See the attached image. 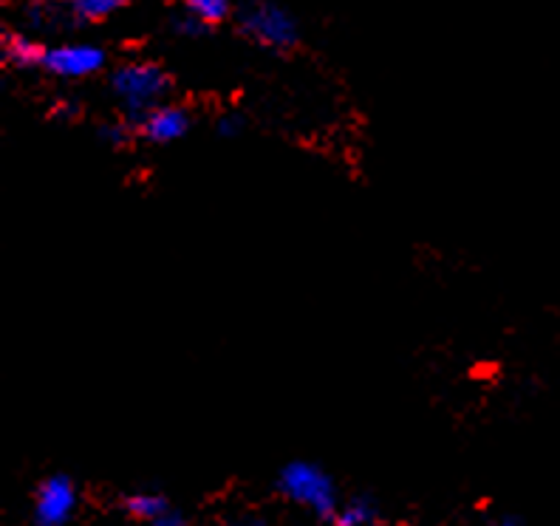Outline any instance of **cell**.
Returning <instances> with one entry per match:
<instances>
[{
    "label": "cell",
    "instance_id": "1",
    "mask_svg": "<svg viewBox=\"0 0 560 526\" xmlns=\"http://www.w3.org/2000/svg\"><path fill=\"white\" fill-rule=\"evenodd\" d=\"M110 91L122 103L130 122L139 125L162 105L164 94L171 91V77L156 62H125L110 74Z\"/></svg>",
    "mask_w": 560,
    "mask_h": 526
},
{
    "label": "cell",
    "instance_id": "2",
    "mask_svg": "<svg viewBox=\"0 0 560 526\" xmlns=\"http://www.w3.org/2000/svg\"><path fill=\"white\" fill-rule=\"evenodd\" d=\"M278 492L294 504L312 510L320 521H335L337 510H340L335 481L323 467L312 465V461H292L283 467L278 476Z\"/></svg>",
    "mask_w": 560,
    "mask_h": 526
},
{
    "label": "cell",
    "instance_id": "3",
    "mask_svg": "<svg viewBox=\"0 0 560 526\" xmlns=\"http://www.w3.org/2000/svg\"><path fill=\"white\" fill-rule=\"evenodd\" d=\"M238 26L249 40L272 51H289L301 40L298 21L278 3L269 0H253L238 12Z\"/></svg>",
    "mask_w": 560,
    "mask_h": 526
},
{
    "label": "cell",
    "instance_id": "4",
    "mask_svg": "<svg viewBox=\"0 0 560 526\" xmlns=\"http://www.w3.org/2000/svg\"><path fill=\"white\" fill-rule=\"evenodd\" d=\"M77 510V484L66 472L48 476L35 492V526H66Z\"/></svg>",
    "mask_w": 560,
    "mask_h": 526
},
{
    "label": "cell",
    "instance_id": "5",
    "mask_svg": "<svg viewBox=\"0 0 560 526\" xmlns=\"http://www.w3.org/2000/svg\"><path fill=\"white\" fill-rule=\"evenodd\" d=\"M103 66L105 51L91 43H66V46L48 48L43 60V69L62 80H82V77L96 74Z\"/></svg>",
    "mask_w": 560,
    "mask_h": 526
},
{
    "label": "cell",
    "instance_id": "6",
    "mask_svg": "<svg viewBox=\"0 0 560 526\" xmlns=\"http://www.w3.org/2000/svg\"><path fill=\"white\" fill-rule=\"evenodd\" d=\"M142 137L153 144H171L190 130V114L182 105H159L139 122Z\"/></svg>",
    "mask_w": 560,
    "mask_h": 526
},
{
    "label": "cell",
    "instance_id": "7",
    "mask_svg": "<svg viewBox=\"0 0 560 526\" xmlns=\"http://www.w3.org/2000/svg\"><path fill=\"white\" fill-rule=\"evenodd\" d=\"M335 526H374L380 524V510H376V501L371 495H354L346 504H340L337 510Z\"/></svg>",
    "mask_w": 560,
    "mask_h": 526
},
{
    "label": "cell",
    "instance_id": "8",
    "mask_svg": "<svg viewBox=\"0 0 560 526\" xmlns=\"http://www.w3.org/2000/svg\"><path fill=\"white\" fill-rule=\"evenodd\" d=\"M46 51L48 48H43L40 43L32 40V37H26V35H9L7 40H3V55H7V60L12 62V66H18V69L43 66V60H46Z\"/></svg>",
    "mask_w": 560,
    "mask_h": 526
},
{
    "label": "cell",
    "instance_id": "9",
    "mask_svg": "<svg viewBox=\"0 0 560 526\" xmlns=\"http://www.w3.org/2000/svg\"><path fill=\"white\" fill-rule=\"evenodd\" d=\"M125 510H128V515H133V518L153 524L159 515H164L167 510H171V501L164 499L162 492L139 490V492H130L128 499H125Z\"/></svg>",
    "mask_w": 560,
    "mask_h": 526
},
{
    "label": "cell",
    "instance_id": "10",
    "mask_svg": "<svg viewBox=\"0 0 560 526\" xmlns=\"http://www.w3.org/2000/svg\"><path fill=\"white\" fill-rule=\"evenodd\" d=\"M66 7L74 23H100L128 7V0H66Z\"/></svg>",
    "mask_w": 560,
    "mask_h": 526
},
{
    "label": "cell",
    "instance_id": "11",
    "mask_svg": "<svg viewBox=\"0 0 560 526\" xmlns=\"http://www.w3.org/2000/svg\"><path fill=\"white\" fill-rule=\"evenodd\" d=\"M185 12H190L192 17H199L205 26H215V23L230 17L233 3L230 0H185Z\"/></svg>",
    "mask_w": 560,
    "mask_h": 526
},
{
    "label": "cell",
    "instance_id": "12",
    "mask_svg": "<svg viewBox=\"0 0 560 526\" xmlns=\"http://www.w3.org/2000/svg\"><path fill=\"white\" fill-rule=\"evenodd\" d=\"M171 26H173V32H176V35H182V37H199V35H205V32H207L205 23H201L199 17H192L190 12L176 14V17L171 21Z\"/></svg>",
    "mask_w": 560,
    "mask_h": 526
},
{
    "label": "cell",
    "instance_id": "13",
    "mask_svg": "<svg viewBox=\"0 0 560 526\" xmlns=\"http://www.w3.org/2000/svg\"><path fill=\"white\" fill-rule=\"evenodd\" d=\"M100 139H103V142H108L110 148H122V144L128 142V125H122V122L103 125V130H100Z\"/></svg>",
    "mask_w": 560,
    "mask_h": 526
},
{
    "label": "cell",
    "instance_id": "14",
    "mask_svg": "<svg viewBox=\"0 0 560 526\" xmlns=\"http://www.w3.org/2000/svg\"><path fill=\"white\" fill-rule=\"evenodd\" d=\"M241 128H244V119L235 117V114H226V117L219 119V128H215V130H219L221 137L233 139V137H238Z\"/></svg>",
    "mask_w": 560,
    "mask_h": 526
},
{
    "label": "cell",
    "instance_id": "15",
    "mask_svg": "<svg viewBox=\"0 0 560 526\" xmlns=\"http://www.w3.org/2000/svg\"><path fill=\"white\" fill-rule=\"evenodd\" d=\"M151 526H187V518L185 513H178L176 506H171V510H167L164 515H159Z\"/></svg>",
    "mask_w": 560,
    "mask_h": 526
},
{
    "label": "cell",
    "instance_id": "16",
    "mask_svg": "<svg viewBox=\"0 0 560 526\" xmlns=\"http://www.w3.org/2000/svg\"><path fill=\"white\" fill-rule=\"evenodd\" d=\"M233 526H267V521L258 518V515H244V518L235 521Z\"/></svg>",
    "mask_w": 560,
    "mask_h": 526
},
{
    "label": "cell",
    "instance_id": "17",
    "mask_svg": "<svg viewBox=\"0 0 560 526\" xmlns=\"http://www.w3.org/2000/svg\"><path fill=\"white\" fill-rule=\"evenodd\" d=\"M492 526H521V524L515 518H501V521H495Z\"/></svg>",
    "mask_w": 560,
    "mask_h": 526
},
{
    "label": "cell",
    "instance_id": "18",
    "mask_svg": "<svg viewBox=\"0 0 560 526\" xmlns=\"http://www.w3.org/2000/svg\"><path fill=\"white\" fill-rule=\"evenodd\" d=\"M374 526H380V524H374Z\"/></svg>",
    "mask_w": 560,
    "mask_h": 526
}]
</instances>
